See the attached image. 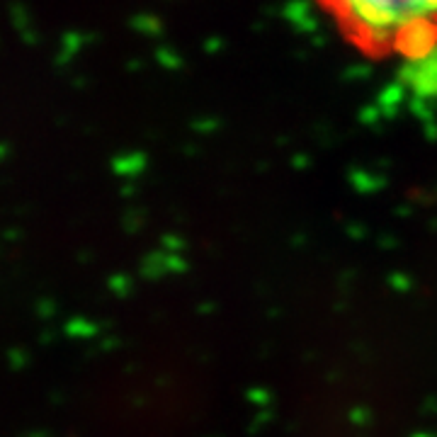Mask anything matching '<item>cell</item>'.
Instances as JSON below:
<instances>
[{
    "label": "cell",
    "mask_w": 437,
    "mask_h": 437,
    "mask_svg": "<svg viewBox=\"0 0 437 437\" xmlns=\"http://www.w3.org/2000/svg\"><path fill=\"white\" fill-rule=\"evenodd\" d=\"M350 44L406 68L437 59V0H314Z\"/></svg>",
    "instance_id": "6da1fadb"
}]
</instances>
